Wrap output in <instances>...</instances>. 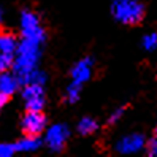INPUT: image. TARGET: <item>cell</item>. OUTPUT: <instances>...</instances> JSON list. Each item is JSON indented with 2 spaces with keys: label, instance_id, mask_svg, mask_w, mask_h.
I'll list each match as a JSON object with an SVG mask.
<instances>
[{
  "label": "cell",
  "instance_id": "1",
  "mask_svg": "<svg viewBox=\"0 0 157 157\" xmlns=\"http://www.w3.org/2000/svg\"><path fill=\"white\" fill-rule=\"evenodd\" d=\"M41 56V43H36L33 40L21 38L17 43V48L14 52V60H13V73L17 76L21 86L25 76L32 70L36 68V63Z\"/></svg>",
  "mask_w": 157,
  "mask_h": 157
},
{
  "label": "cell",
  "instance_id": "2",
  "mask_svg": "<svg viewBox=\"0 0 157 157\" xmlns=\"http://www.w3.org/2000/svg\"><path fill=\"white\" fill-rule=\"evenodd\" d=\"M111 13L116 21L133 25L143 19L144 6L140 0H113Z\"/></svg>",
  "mask_w": 157,
  "mask_h": 157
},
{
  "label": "cell",
  "instance_id": "3",
  "mask_svg": "<svg viewBox=\"0 0 157 157\" xmlns=\"http://www.w3.org/2000/svg\"><path fill=\"white\" fill-rule=\"evenodd\" d=\"M19 27H21V35L22 38L27 40H33L36 43H44L46 40V33L41 25V21L36 13L30 11V10H24L21 13V21H19Z\"/></svg>",
  "mask_w": 157,
  "mask_h": 157
},
{
  "label": "cell",
  "instance_id": "4",
  "mask_svg": "<svg viewBox=\"0 0 157 157\" xmlns=\"http://www.w3.org/2000/svg\"><path fill=\"white\" fill-rule=\"evenodd\" d=\"M22 100H24V106L27 111H41L46 103V97H44V90L41 84H24L22 89Z\"/></svg>",
  "mask_w": 157,
  "mask_h": 157
},
{
  "label": "cell",
  "instance_id": "5",
  "mask_svg": "<svg viewBox=\"0 0 157 157\" xmlns=\"http://www.w3.org/2000/svg\"><path fill=\"white\" fill-rule=\"evenodd\" d=\"M70 130L65 124H54L51 125L44 135V143L52 152H60L68 140Z\"/></svg>",
  "mask_w": 157,
  "mask_h": 157
},
{
  "label": "cell",
  "instance_id": "6",
  "mask_svg": "<svg viewBox=\"0 0 157 157\" xmlns=\"http://www.w3.org/2000/svg\"><path fill=\"white\" fill-rule=\"evenodd\" d=\"M21 127L25 135L40 136V133L46 128V117L41 111H27L21 121Z\"/></svg>",
  "mask_w": 157,
  "mask_h": 157
},
{
  "label": "cell",
  "instance_id": "7",
  "mask_svg": "<svg viewBox=\"0 0 157 157\" xmlns=\"http://www.w3.org/2000/svg\"><path fill=\"white\" fill-rule=\"evenodd\" d=\"M146 146L144 136L140 133H130L122 136L121 140L116 143V151L119 154H135L138 151H141Z\"/></svg>",
  "mask_w": 157,
  "mask_h": 157
},
{
  "label": "cell",
  "instance_id": "8",
  "mask_svg": "<svg viewBox=\"0 0 157 157\" xmlns=\"http://www.w3.org/2000/svg\"><path fill=\"white\" fill-rule=\"evenodd\" d=\"M92 67H94V60L90 57H84L79 62H76L71 68V81L76 84H84L86 81L90 79L92 76Z\"/></svg>",
  "mask_w": 157,
  "mask_h": 157
},
{
  "label": "cell",
  "instance_id": "9",
  "mask_svg": "<svg viewBox=\"0 0 157 157\" xmlns=\"http://www.w3.org/2000/svg\"><path fill=\"white\" fill-rule=\"evenodd\" d=\"M19 86H21V82L14 73H10V71L0 73V94L11 97Z\"/></svg>",
  "mask_w": 157,
  "mask_h": 157
},
{
  "label": "cell",
  "instance_id": "10",
  "mask_svg": "<svg viewBox=\"0 0 157 157\" xmlns=\"http://www.w3.org/2000/svg\"><path fill=\"white\" fill-rule=\"evenodd\" d=\"M40 146H41V140L38 136H32V135H25L14 143L16 152H33L40 149Z\"/></svg>",
  "mask_w": 157,
  "mask_h": 157
},
{
  "label": "cell",
  "instance_id": "11",
  "mask_svg": "<svg viewBox=\"0 0 157 157\" xmlns=\"http://www.w3.org/2000/svg\"><path fill=\"white\" fill-rule=\"evenodd\" d=\"M17 48V40L13 33L8 32H0V51L8 52V54H14Z\"/></svg>",
  "mask_w": 157,
  "mask_h": 157
},
{
  "label": "cell",
  "instance_id": "12",
  "mask_svg": "<svg viewBox=\"0 0 157 157\" xmlns=\"http://www.w3.org/2000/svg\"><path fill=\"white\" fill-rule=\"evenodd\" d=\"M97 121L95 119H92V117H82L81 121L78 122V132L81 135H90V133H94L97 130Z\"/></svg>",
  "mask_w": 157,
  "mask_h": 157
},
{
  "label": "cell",
  "instance_id": "13",
  "mask_svg": "<svg viewBox=\"0 0 157 157\" xmlns=\"http://www.w3.org/2000/svg\"><path fill=\"white\" fill-rule=\"evenodd\" d=\"M46 79H48L46 73H44L43 70H40V68H35V70H32V71L29 73V75L25 76V79L22 81V86H24V84H29V82H33V84H41V86H44Z\"/></svg>",
  "mask_w": 157,
  "mask_h": 157
},
{
  "label": "cell",
  "instance_id": "14",
  "mask_svg": "<svg viewBox=\"0 0 157 157\" xmlns=\"http://www.w3.org/2000/svg\"><path fill=\"white\" fill-rule=\"evenodd\" d=\"M79 92H81V84H76V82H70L67 87V94H65V100L68 103H75L79 98Z\"/></svg>",
  "mask_w": 157,
  "mask_h": 157
},
{
  "label": "cell",
  "instance_id": "15",
  "mask_svg": "<svg viewBox=\"0 0 157 157\" xmlns=\"http://www.w3.org/2000/svg\"><path fill=\"white\" fill-rule=\"evenodd\" d=\"M141 46H143V49H146V51L157 49V32L144 35L143 40H141Z\"/></svg>",
  "mask_w": 157,
  "mask_h": 157
},
{
  "label": "cell",
  "instance_id": "16",
  "mask_svg": "<svg viewBox=\"0 0 157 157\" xmlns=\"http://www.w3.org/2000/svg\"><path fill=\"white\" fill-rule=\"evenodd\" d=\"M13 60H14V54H8V52L0 51V73L13 68Z\"/></svg>",
  "mask_w": 157,
  "mask_h": 157
},
{
  "label": "cell",
  "instance_id": "17",
  "mask_svg": "<svg viewBox=\"0 0 157 157\" xmlns=\"http://www.w3.org/2000/svg\"><path fill=\"white\" fill-rule=\"evenodd\" d=\"M14 152V143H0V157H11Z\"/></svg>",
  "mask_w": 157,
  "mask_h": 157
},
{
  "label": "cell",
  "instance_id": "18",
  "mask_svg": "<svg viewBox=\"0 0 157 157\" xmlns=\"http://www.w3.org/2000/svg\"><path fill=\"white\" fill-rule=\"evenodd\" d=\"M124 111H125V108H124V106H121V108L114 109V111L111 113V116H109V119H108V124H109V125H111V124H116V122L119 121V119L122 117Z\"/></svg>",
  "mask_w": 157,
  "mask_h": 157
},
{
  "label": "cell",
  "instance_id": "19",
  "mask_svg": "<svg viewBox=\"0 0 157 157\" xmlns=\"http://www.w3.org/2000/svg\"><path fill=\"white\" fill-rule=\"evenodd\" d=\"M146 147H147V154L149 155H157V133H155L154 138H151V140L146 143Z\"/></svg>",
  "mask_w": 157,
  "mask_h": 157
},
{
  "label": "cell",
  "instance_id": "20",
  "mask_svg": "<svg viewBox=\"0 0 157 157\" xmlns=\"http://www.w3.org/2000/svg\"><path fill=\"white\" fill-rule=\"evenodd\" d=\"M6 101H8V95H5V94H0V111H2L3 106L6 105Z\"/></svg>",
  "mask_w": 157,
  "mask_h": 157
},
{
  "label": "cell",
  "instance_id": "21",
  "mask_svg": "<svg viewBox=\"0 0 157 157\" xmlns=\"http://www.w3.org/2000/svg\"><path fill=\"white\" fill-rule=\"evenodd\" d=\"M0 22H2V10H0Z\"/></svg>",
  "mask_w": 157,
  "mask_h": 157
},
{
  "label": "cell",
  "instance_id": "22",
  "mask_svg": "<svg viewBox=\"0 0 157 157\" xmlns=\"http://www.w3.org/2000/svg\"><path fill=\"white\" fill-rule=\"evenodd\" d=\"M155 133H157V125H155Z\"/></svg>",
  "mask_w": 157,
  "mask_h": 157
}]
</instances>
